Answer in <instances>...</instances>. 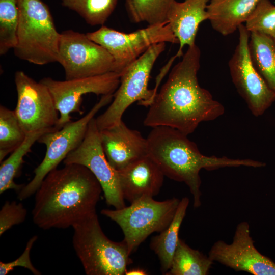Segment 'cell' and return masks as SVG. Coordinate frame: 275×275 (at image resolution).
<instances>
[{"mask_svg": "<svg viewBox=\"0 0 275 275\" xmlns=\"http://www.w3.org/2000/svg\"><path fill=\"white\" fill-rule=\"evenodd\" d=\"M27 210L21 203L6 201L0 211V235L24 221Z\"/></svg>", "mask_w": 275, "mask_h": 275, "instance_id": "cell-29", "label": "cell"}, {"mask_svg": "<svg viewBox=\"0 0 275 275\" xmlns=\"http://www.w3.org/2000/svg\"><path fill=\"white\" fill-rule=\"evenodd\" d=\"M118 173L123 198L130 203L143 196L153 197L158 194L164 176L148 155Z\"/></svg>", "mask_w": 275, "mask_h": 275, "instance_id": "cell-17", "label": "cell"}, {"mask_svg": "<svg viewBox=\"0 0 275 275\" xmlns=\"http://www.w3.org/2000/svg\"><path fill=\"white\" fill-rule=\"evenodd\" d=\"M175 0H125L130 20L136 23L154 25L167 22L169 9Z\"/></svg>", "mask_w": 275, "mask_h": 275, "instance_id": "cell-24", "label": "cell"}, {"mask_svg": "<svg viewBox=\"0 0 275 275\" xmlns=\"http://www.w3.org/2000/svg\"><path fill=\"white\" fill-rule=\"evenodd\" d=\"M14 82L17 93L14 111L26 134L58 130L59 112L47 86L22 71L15 73Z\"/></svg>", "mask_w": 275, "mask_h": 275, "instance_id": "cell-11", "label": "cell"}, {"mask_svg": "<svg viewBox=\"0 0 275 275\" xmlns=\"http://www.w3.org/2000/svg\"><path fill=\"white\" fill-rule=\"evenodd\" d=\"M57 62L64 69L66 80L114 72V59L110 53L86 34L72 30L60 33Z\"/></svg>", "mask_w": 275, "mask_h": 275, "instance_id": "cell-10", "label": "cell"}, {"mask_svg": "<svg viewBox=\"0 0 275 275\" xmlns=\"http://www.w3.org/2000/svg\"><path fill=\"white\" fill-rule=\"evenodd\" d=\"M19 12L17 0H0V54L13 49L17 42Z\"/></svg>", "mask_w": 275, "mask_h": 275, "instance_id": "cell-27", "label": "cell"}, {"mask_svg": "<svg viewBox=\"0 0 275 275\" xmlns=\"http://www.w3.org/2000/svg\"><path fill=\"white\" fill-rule=\"evenodd\" d=\"M208 256L213 262L236 271H245L254 275H275V263L255 248L250 235V225L246 221L237 225L231 243L222 240L216 241Z\"/></svg>", "mask_w": 275, "mask_h": 275, "instance_id": "cell-15", "label": "cell"}, {"mask_svg": "<svg viewBox=\"0 0 275 275\" xmlns=\"http://www.w3.org/2000/svg\"><path fill=\"white\" fill-rule=\"evenodd\" d=\"M72 227V243L87 275H123L132 263L124 240L115 242L103 233L96 210Z\"/></svg>", "mask_w": 275, "mask_h": 275, "instance_id": "cell-4", "label": "cell"}, {"mask_svg": "<svg viewBox=\"0 0 275 275\" xmlns=\"http://www.w3.org/2000/svg\"><path fill=\"white\" fill-rule=\"evenodd\" d=\"M260 0H210L207 5L210 24L223 36L238 30L245 23Z\"/></svg>", "mask_w": 275, "mask_h": 275, "instance_id": "cell-19", "label": "cell"}, {"mask_svg": "<svg viewBox=\"0 0 275 275\" xmlns=\"http://www.w3.org/2000/svg\"><path fill=\"white\" fill-rule=\"evenodd\" d=\"M166 43L152 45L123 72L112 103L95 118L99 130L119 123L124 112L136 101L141 105L149 106L157 93L154 89H148L150 73L156 61L165 50Z\"/></svg>", "mask_w": 275, "mask_h": 275, "instance_id": "cell-7", "label": "cell"}, {"mask_svg": "<svg viewBox=\"0 0 275 275\" xmlns=\"http://www.w3.org/2000/svg\"><path fill=\"white\" fill-rule=\"evenodd\" d=\"M17 4L19 19L15 55L38 65L57 62L60 33L47 5L41 0H17Z\"/></svg>", "mask_w": 275, "mask_h": 275, "instance_id": "cell-5", "label": "cell"}, {"mask_svg": "<svg viewBox=\"0 0 275 275\" xmlns=\"http://www.w3.org/2000/svg\"><path fill=\"white\" fill-rule=\"evenodd\" d=\"M55 130H42L26 134L22 144L5 160L1 162L0 166V194L8 189H14L18 193L24 186L17 184L14 180L24 162L23 158L31 151L33 144L43 134Z\"/></svg>", "mask_w": 275, "mask_h": 275, "instance_id": "cell-23", "label": "cell"}, {"mask_svg": "<svg viewBox=\"0 0 275 275\" xmlns=\"http://www.w3.org/2000/svg\"><path fill=\"white\" fill-rule=\"evenodd\" d=\"M213 261L179 238L171 266L166 275H207Z\"/></svg>", "mask_w": 275, "mask_h": 275, "instance_id": "cell-22", "label": "cell"}, {"mask_svg": "<svg viewBox=\"0 0 275 275\" xmlns=\"http://www.w3.org/2000/svg\"><path fill=\"white\" fill-rule=\"evenodd\" d=\"M146 139L148 156L164 176L184 182L188 187L195 208L201 205L200 172L202 169L210 171L225 167L260 168L265 166L264 162L251 159L205 156L187 135L168 126L152 128Z\"/></svg>", "mask_w": 275, "mask_h": 275, "instance_id": "cell-3", "label": "cell"}, {"mask_svg": "<svg viewBox=\"0 0 275 275\" xmlns=\"http://www.w3.org/2000/svg\"><path fill=\"white\" fill-rule=\"evenodd\" d=\"M121 75L115 72L103 74L63 81L45 77L40 81L48 88L56 107L59 113L57 129L71 122L70 114L82 111V96L88 93L97 95L113 94L120 82Z\"/></svg>", "mask_w": 275, "mask_h": 275, "instance_id": "cell-14", "label": "cell"}, {"mask_svg": "<svg viewBox=\"0 0 275 275\" xmlns=\"http://www.w3.org/2000/svg\"><path fill=\"white\" fill-rule=\"evenodd\" d=\"M245 26L250 33H261L275 40V5L269 0H260Z\"/></svg>", "mask_w": 275, "mask_h": 275, "instance_id": "cell-28", "label": "cell"}, {"mask_svg": "<svg viewBox=\"0 0 275 275\" xmlns=\"http://www.w3.org/2000/svg\"><path fill=\"white\" fill-rule=\"evenodd\" d=\"M126 275H146L148 274L147 272L145 269L141 268H133L131 269L127 270L125 272Z\"/></svg>", "mask_w": 275, "mask_h": 275, "instance_id": "cell-31", "label": "cell"}, {"mask_svg": "<svg viewBox=\"0 0 275 275\" xmlns=\"http://www.w3.org/2000/svg\"><path fill=\"white\" fill-rule=\"evenodd\" d=\"M143 196L122 208L104 209L101 213L115 222L124 234L129 254L151 234L160 233L170 224L180 200L172 198L162 201Z\"/></svg>", "mask_w": 275, "mask_h": 275, "instance_id": "cell-6", "label": "cell"}, {"mask_svg": "<svg viewBox=\"0 0 275 275\" xmlns=\"http://www.w3.org/2000/svg\"><path fill=\"white\" fill-rule=\"evenodd\" d=\"M62 5L76 12L89 24L103 25L115 10L118 0H61Z\"/></svg>", "mask_w": 275, "mask_h": 275, "instance_id": "cell-25", "label": "cell"}, {"mask_svg": "<svg viewBox=\"0 0 275 275\" xmlns=\"http://www.w3.org/2000/svg\"><path fill=\"white\" fill-rule=\"evenodd\" d=\"M189 203V198L180 200L175 216L169 226L160 233L152 237L150 247L157 256L160 269L164 274L170 269L173 257L179 241V232L185 216Z\"/></svg>", "mask_w": 275, "mask_h": 275, "instance_id": "cell-20", "label": "cell"}, {"mask_svg": "<svg viewBox=\"0 0 275 275\" xmlns=\"http://www.w3.org/2000/svg\"><path fill=\"white\" fill-rule=\"evenodd\" d=\"M249 51L254 67L275 92V40L261 33H250Z\"/></svg>", "mask_w": 275, "mask_h": 275, "instance_id": "cell-21", "label": "cell"}, {"mask_svg": "<svg viewBox=\"0 0 275 275\" xmlns=\"http://www.w3.org/2000/svg\"><path fill=\"white\" fill-rule=\"evenodd\" d=\"M26 134L22 129L14 110L0 106V162L18 148Z\"/></svg>", "mask_w": 275, "mask_h": 275, "instance_id": "cell-26", "label": "cell"}, {"mask_svg": "<svg viewBox=\"0 0 275 275\" xmlns=\"http://www.w3.org/2000/svg\"><path fill=\"white\" fill-rule=\"evenodd\" d=\"M100 131V138L105 157L116 171L148 155L147 143L137 130L119 123Z\"/></svg>", "mask_w": 275, "mask_h": 275, "instance_id": "cell-16", "label": "cell"}, {"mask_svg": "<svg viewBox=\"0 0 275 275\" xmlns=\"http://www.w3.org/2000/svg\"><path fill=\"white\" fill-rule=\"evenodd\" d=\"M113 95L102 96L100 100L83 117L70 122L60 129L44 133L38 139L37 142L46 146L45 155L34 170L33 178L18 193L19 200H25L35 194L46 176L56 169L71 152L80 145L90 122L100 109L112 101Z\"/></svg>", "mask_w": 275, "mask_h": 275, "instance_id": "cell-8", "label": "cell"}, {"mask_svg": "<svg viewBox=\"0 0 275 275\" xmlns=\"http://www.w3.org/2000/svg\"><path fill=\"white\" fill-rule=\"evenodd\" d=\"M37 235L31 237L27 242L23 253L16 260L7 263L0 262V274L7 275L16 267H23L29 269L35 275H40L41 273L33 265L30 258L32 248L37 239Z\"/></svg>", "mask_w": 275, "mask_h": 275, "instance_id": "cell-30", "label": "cell"}, {"mask_svg": "<svg viewBox=\"0 0 275 275\" xmlns=\"http://www.w3.org/2000/svg\"><path fill=\"white\" fill-rule=\"evenodd\" d=\"M102 187L87 167L65 164L50 171L35 193V225L43 230L66 229L96 211Z\"/></svg>", "mask_w": 275, "mask_h": 275, "instance_id": "cell-2", "label": "cell"}, {"mask_svg": "<svg viewBox=\"0 0 275 275\" xmlns=\"http://www.w3.org/2000/svg\"><path fill=\"white\" fill-rule=\"evenodd\" d=\"M238 43L229 61L232 80L253 115L258 117L275 101V92L254 67L249 51L250 32L245 25L238 28Z\"/></svg>", "mask_w": 275, "mask_h": 275, "instance_id": "cell-12", "label": "cell"}, {"mask_svg": "<svg viewBox=\"0 0 275 275\" xmlns=\"http://www.w3.org/2000/svg\"><path fill=\"white\" fill-rule=\"evenodd\" d=\"M86 34L110 53L114 59V71L120 75L152 45L161 42L179 43L168 22L148 25L130 33L102 25Z\"/></svg>", "mask_w": 275, "mask_h": 275, "instance_id": "cell-9", "label": "cell"}, {"mask_svg": "<svg viewBox=\"0 0 275 275\" xmlns=\"http://www.w3.org/2000/svg\"><path fill=\"white\" fill-rule=\"evenodd\" d=\"M209 0H176L171 5L167 14V22L178 39L179 49L177 57L183 55L185 46L195 44V40L200 24L208 20L207 7Z\"/></svg>", "mask_w": 275, "mask_h": 275, "instance_id": "cell-18", "label": "cell"}, {"mask_svg": "<svg viewBox=\"0 0 275 275\" xmlns=\"http://www.w3.org/2000/svg\"><path fill=\"white\" fill-rule=\"evenodd\" d=\"M63 163L87 167L100 183L106 204L116 209L126 206L118 171L111 166L105 157L95 118L90 122L80 145L66 156Z\"/></svg>", "mask_w": 275, "mask_h": 275, "instance_id": "cell-13", "label": "cell"}, {"mask_svg": "<svg viewBox=\"0 0 275 275\" xmlns=\"http://www.w3.org/2000/svg\"><path fill=\"white\" fill-rule=\"evenodd\" d=\"M200 58L201 51L196 44L188 47L149 105L144 120L145 126H168L188 135L201 122L224 114V106L198 82Z\"/></svg>", "mask_w": 275, "mask_h": 275, "instance_id": "cell-1", "label": "cell"}]
</instances>
